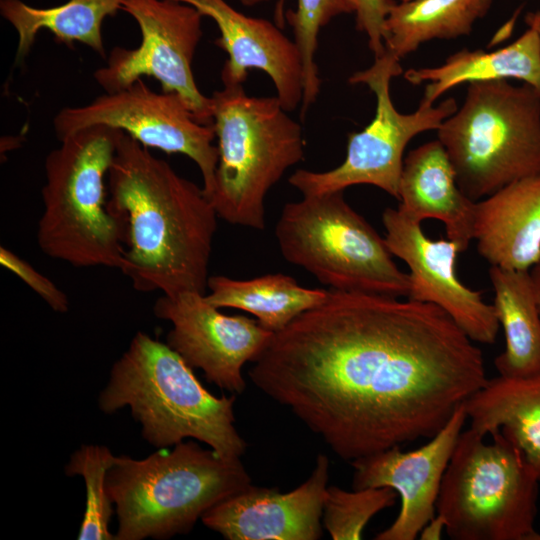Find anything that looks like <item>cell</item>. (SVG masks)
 I'll return each mask as SVG.
<instances>
[{"label":"cell","mask_w":540,"mask_h":540,"mask_svg":"<svg viewBox=\"0 0 540 540\" xmlns=\"http://www.w3.org/2000/svg\"><path fill=\"white\" fill-rule=\"evenodd\" d=\"M248 373L348 461L430 439L488 380L481 350L438 306L333 289Z\"/></svg>","instance_id":"6da1fadb"},{"label":"cell","mask_w":540,"mask_h":540,"mask_svg":"<svg viewBox=\"0 0 540 540\" xmlns=\"http://www.w3.org/2000/svg\"><path fill=\"white\" fill-rule=\"evenodd\" d=\"M107 180L109 207L125 225L120 270L133 288L206 294L218 215L203 188L124 132Z\"/></svg>","instance_id":"7a4b0ae2"},{"label":"cell","mask_w":540,"mask_h":540,"mask_svg":"<svg viewBox=\"0 0 540 540\" xmlns=\"http://www.w3.org/2000/svg\"><path fill=\"white\" fill-rule=\"evenodd\" d=\"M234 402V395L211 394L176 351L141 331L112 366L98 398L107 414L128 407L143 438L157 448L188 438L222 457L240 458L247 444L234 425Z\"/></svg>","instance_id":"3957f363"},{"label":"cell","mask_w":540,"mask_h":540,"mask_svg":"<svg viewBox=\"0 0 540 540\" xmlns=\"http://www.w3.org/2000/svg\"><path fill=\"white\" fill-rule=\"evenodd\" d=\"M240 458H225L193 439L142 459L116 456L106 487L116 506V540L187 534L217 503L248 487Z\"/></svg>","instance_id":"277c9868"},{"label":"cell","mask_w":540,"mask_h":540,"mask_svg":"<svg viewBox=\"0 0 540 540\" xmlns=\"http://www.w3.org/2000/svg\"><path fill=\"white\" fill-rule=\"evenodd\" d=\"M121 134L107 125L88 126L47 155L37 228L45 255L74 267L121 269L125 225L109 207L105 186Z\"/></svg>","instance_id":"5b68a950"},{"label":"cell","mask_w":540,"mask_h":540,"mask_svg":"<svg viewBox=\"0 0 540 540\" xmlns=\"http://www.w3.org/2000/svg\"><path fill=\"white\" fill-rule=\"evenodd\" d=\"M211 98L219 157L209 199L227 223L263 230L266 195L304 158L301 125L277 96H249L242 84Z\"/></svg>","instance_id":"8992f818"},{"label":"cell","mask_w":540,"mask_h":540,"mask_svg":"<svg viewBox=\"0 0 540 540\" xmlns=\"http://www.w3.org/2000/svg\"><path fill=\"white\" fill-rule=\"evenodd\" d=\"M437 131L457 183L473 201L540 173V93L507 80L468 83Z\"/></svg>","instance_id":"52a82bcc"},{"label":"cell","mask_w":540,"mask_h":540,"mask_svg":"<svg viewBox=\"0 0 540 540\" xmlns=\"http://www.w3.org/2000/svg\"><path fill=\"white\" fill-rule=\"evenodd\" d=\"M487 443L460 433L442 478L436 512L453 540H536L539 482L523 453L501 432Z\"/></svg>","instance_id":"ba28073f"},{"label":"cell","mask_w":540,"mask_h":540,"mask_svg":"<svg viewBox=\"0 0 540 540\" xmlns=\"http://www.w3.org/2000/svg\"><path fill=\"white\" fill-rule=\"evenodd\" d=\"M275 236L284 259L333 290L408 295L409 274L398 268L385 238L347 203L343 191L286 203Z\"/></svg>","instance_id":"9c48e42d"},{"label":"cell","mask_w":540,"mask_h":540,"mask_svg":"<svg viewBox=\"0 0 540 540\" xmlns=\"http://www.w3.org/2000/svg\"><path fill=\"white\" fill-rule=\"evenodd\" d=\"M401 73L400 59L386 50L369 68L349 78L351 84H365L374 93V118L362 131L348 135L346 157L340 165L323 172L298 169L289 177L290 185L303 196H311L368 184L398 199L407 144L422 132L437 130L457 110L455 99L450 97L437 106L421 100L415 112H399L390 95V83Z\"/></svg>","instance_id":"30bf717a"},{"label":"cell","mask_w":540,"mask_h":540,"mask_svg":"<svg viewBox=\"0 0 540 540\" xmlns=\"http://www.w3.org/2000/svg\"><path fill=\"white\" fill-rule=\"evenodd\" d=\"M121 10L138 24V47H114L93 77L105 93L128 87L142 76L157 79L163 92L179 94L198 122L213 124V102L199 90L192 61L202 37L194 7L174 0H120Z\"/></svg>","instance_id":"8fae6325"},{"label":"cell","mask_w":540,"mask_h":540,"mask_svg":"<svg viewBox=\"0 0 540 540\" xmlns=\"http://www.w3.org/2000/svg\"><path fill=\"white\" fill-rule=\"evenodd\" d=\"M92 125H107L147 148L189 157L201 172L205 195H211L219 157L214 127L198 122L179 94L155 92L140 78L86 105L65 107L53 119L59 141Z\"/></svg>","instance_id":"7c38bea8"},{"label":"cell","mask_w":540,"mask_h":540,"mask_svg":"<svg viewBox=\"0 0 540 540\" xmlns=\"http://www.w3.org/2000/svg\"><path fill=\"white\" fill-rule=\"evenodd\" d=\"M153 311L172 324L166 343L191 368L202 370L208 382L231 393L244 391L243 366L257 358L273 335L256 319L223 314L203 293L163 295Z\"/></svg>","instance_id":"4fadbf2b"},{"label":"cell","mask_w":540,"mask_h":540,"mask_svg":"<svg viewBox=\"0 0 540 540\" xmlns=\"http://www.w3.org/2000/svg\"><path fill=\"white\" fill-rule=\"evenodd\" d=\"M382 222L390 252L410 270L407 298L438 306L471 340L493 344L499 321L493 305L483 300L481 292L470 289L457 276L458 245L448 238H429L421 222L398 208H386Z\"/></svg>","instance_id":"5bb4252c"},{"label":"cell","mask_w":540,"mask_h":540,"mask_svg":"<svg viewBox=\"0 0 540 540\" xmlns=\"http://www.w3.org/2000/svg\"><path fill=\"white\" fill-rule=\"evenodd\" d=\"M466 420L463 402L423 446L408 452L393 446L350 461L353 489L390 487L401 499L398 516L376 540H414L434 518L442 478Z\"/></svg>","instance_id":"9a60e30c"},{"label":"cell","mask_w":540,"mask_h":540,"mask_svg":"<svg viewBox=\"0 0 540 540\" xmlns=\"http://www.w3.org/2000/svg\"><path fill=\"white\" fill-rule=\"evenodd\" d=\"M328 478V457L319 454L308 479L294 490L250 484L207 510L201 521L227 540H317Z\"/></svg>","instance_id":"2e32d148"},{"label":"cell","mask_w":540,"mask_h":540,"mask_svg":"<svg viewBox=\"0 0 540 540\" xmlns=\"http://www.w3.org/2000/svg\"><path fill=\"white\" fill-rule=\"evenodd\" d=\"M211 18L220 31L215 44L228 54L221 71L223 85L242 84L251 69L265 72L287 111L303 98V65L298 47L281 27L264 18L247 16L226 0H174Z\"/></svg>","instance_id":"e0dca14e"},{"label":"cell","mask_w":540,"mask_h":540,"mask_svg":"<svg viewBox=\"0 0 540 540\" xmlns=\"http://www.w3.org/2000/svg\"><path fill=\"white\" fill-rule=\"evenodd\" d=\"M473 239L491 266L529 271L540 257V173L476 201Z\"/></svg>","instance_id":"ac0fdd59"},{"label":"cell","mask_w":540,"mask_h":540,"mask_svg":"<svg viewBox=\"0 0 540 540\" xmlns=\"http://www.w3.org/2000/svg\"><path fill=\"white\" fill-rule=\"evenodd\" d=\"M398 209L422 223L440 220L447 238L465 251L473 240L475 202L460 189L443 144L437 139L411 150L403 161Z\"/></svg>","instance_id":"d6986e66"},{"label":"cell","mask_w":540,"mask_h":540,"mask_svg":"<svg viewBox=\"0 0 540 540\" xmlns=\"http://www.w3.org/2000/svg\"><path fill=\"white\" fill-rule=\"evenodd\" d=\"M464 407L471 429L485 437L501 432L540 479V374L488 379Z\"/></svg>","instance_id":"ffe728a7"},{"label":"cell","mask_w":540,"mask_h":540,"mask_svg":"<svg viewBox=\"0 0 540 540\" xmlns=\"http://www.w3.org/2000/svg\"><path fill=\"white\" fill-rule=\"evenodd\" d=\"M404 78L414 85L427 82L422 100L432 104L460 84L509 78L521 80L540 93V37L528 28L506 47L492 52L463 49L440 66L409 69Z\"/></svg>","instance_id":"44dd1931"},{"label":"cell","mask_w":540,"mask_h":540,"mask_svg":"<svg viewBox=\"0 0 540 540\" xmlns=\"http://www.w3.org/2000/svg\"><path fill=\"white\" fill-rule=\"evenodd\" d=\"M493 307L506 346L494 365L504 377L540 374V311L528 270L489 269Z\"/></svg>","instance_id":"7402d4cb"},{"label":"cell","mask_w":540,"mask_h":540,"mask_svg":"<svg viewBox=\"0 0 540 540\" xmlns=\"http://www.w3.org/2000/svg\"><path fill=\"white\" fill-rule=\"evenodd\" d=\"M121 10L120 0H68L40 8L22 0H0V14L17 33L15 62L30 52L37 34L48 30L61 43L80 42L105 58L102 24Z\"/></svg>","instance_id":"603a6c76"},{"label":"cell","mask_w":540,"mask_h":540,"mask_svg":"<svg viewBox=\"0 0 540 540\" xmlns=\"http://www.w3.org/2000/svg\"><path fill=\"white\" fill-rule=\"evenodd\" d=\"M206 299L217 308L252 314L266 330L276 333L303 312L323 303L330 290L306 288L288 275L266 274L252 279L223 275L208 279Z\"/></svg>","instance_id":"cb8c5ba5"},{"label":"cell","mask_w":540,"mask_h":540,"mask_svg":"<svg viewBox=\"0 0 540 540\" xmlns=\"http://www.w3.org/2000/svg\"><path fill=\"white\" fill-rule=\"evenodd\" d=\"M492 0H410L395 3L385 22L384 44L398 59L433 39L468 35Z\"/></svg>","instance_id":"d4e9b609"},{"label":"cell","mask_w":540,"mask_h":540,"mask_svg":"<svg viewBox=\"0 0 540 540\" xmlns=\"http://www.w3.org/2000/svg\"><path fill=\"white\" fill-rule=\"evenodd\" d=\"M351 13L344 0H279L276 8V23H283L284 17L294 34L303 65L302 116L316 101L321 80L315 53L318 36L322 27L338 15Z\"/></svg>","instance_id":"484cf974"},{"label":"cell","mask_w":540,"mask_h":540,"mask_svg":"<svg viewBox=\"0 0 540 540\" xmlns=\"http://www.w3.org/2000/svg\"><path fill=\"white\" fill-rule=\"evenodd\" d=\"M115 458L108 447L82 445L71 455L65 467L68 476H82L86 487V506L79 540L115 539L109 530L113 503L106 487L107 473Z\"/></svg>","instance_id":"4316f807"},{"label":"cell","mask_w":540,"mask_h":540,"mask_svg":"<svg viewBox=\"0 0 540 540\" xmlns=\"http://www.w3.org/2000/svg\"><path fill=\"white\" fill-rule=\"evenodd\" d=\"M397 493L390 487H370L346 491L337 486L326 489L322 524L333 540H358L371 518L395 504Z\"/></svg>","instance_id":"83f0119b"},{"label":"cell","mask_w":540,"mask_h":540,"mask_svg":"<svg viewBox=\"0 0 540 540\" xmlns=\"http://www.w3.org/2000/svg\"><path fill=\"white\" fill-rule=\"evenodd\" d=\"M0 264L19 277L52 310L60 313L69 310V299L61 289L36 270L29 262L4 246L0 247Z\"/></svg>","instance_id":"f1b7e54d"},{"label":"cell","mask_w":540,"mask_h":540,"mask_svg":"<svg viewBox=\"0 0 540 540\" xmlns=\"http://www.w3.org/2000/svg\"><path fill=\"white\" fill-rule=\"evenodd\" d=\"M351 13L355 14L357 30L368 37V46L375 57L385 51V22L396 3L394 0H344Z\"/></svg>","instance_id":"f546056e"},{"label":"cell","mask_w":540,"mask_h":540,"mask_svg":"<svg viewBox=\"0 0 540 540\" xmlns=\"http://www.w3.org/2000/svg\"><path fill=\"white\" fill-rule=\"evenodd\" d=\"M529 274H530L534 294L537 300L538 308L540 311V257L535 262V264L531 267V271H529Z\"/></svg>","instance_id":"4dcf8cb0"},{"label":"cell","mask_w":540,"mask_h":540,"mask_svg":"<svg viewBox=\"0 0 540 540\" xmlns=\"http://www.w3.org/2000/svg\"><path fill=\"white\" fill-rule=\"evenodd\" d=\"M525 22L528 27L534 29L540 37V10L529 12L525 16Z\"/></svg>","instance_id":"1f68e13d"},{"label":"cell","mask_w":540,"mask_h":540,"mask_svg":"<svg viewBox=\"0 0 540 540\" xmlns=\"http://www.w3.org/2000/svg\"><path fill=\"white\" fill-rule=\"evenodd\" d=\"M242 5L244 6H247V7H251V6H255V5H258V4H262V3H265L269 0H239Z\"/></svg>","instance_id":"d6a6232c"},{"label":"cell","mask_w":540,"mask_h":540,"mask_svg":"<svg viewBox=\"0 0 540 540\" xmlns=\"http://www.w3.org/2000/svg\"><path fill=\"white\" fill-rule=\"evenodd\" d=\"M536 540H540V533L538 532Z\"/></svg>","instance_id":"836d02e7"},{"label":"cell","mask_w":540,"mask_h":540,"mask_svg":"<svg viewBox=\"0 0 540 540\" xmlns=\"http://www.w3.org/2000/svg\"><path fill=\"white\" fill-rule=\"evenodd\" d=\"M400 1H410V0H400Z\"/></svg>","instance_id":"e575fe53"}]
</instances>
